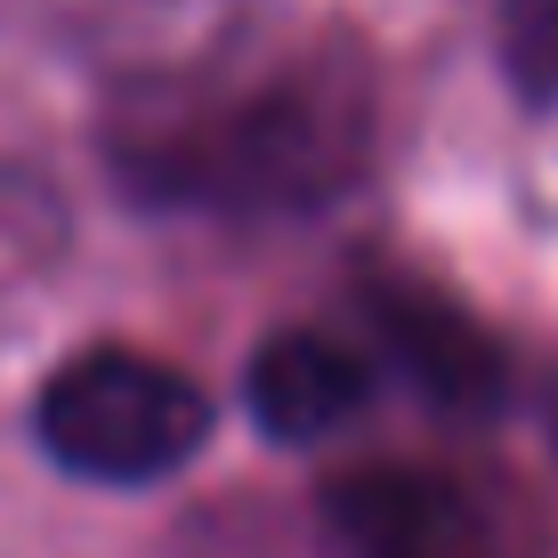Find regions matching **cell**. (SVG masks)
<instances>
[{
    "label": "cell",
    "mask_w": 558,
    "mask_h": 558,
    "mask_svg": "<svg viewBox=\"0 0 558 558\" xmlns=\"http://www.w3.org/2000/svg\"><path fill=\"white\" fill-rule=\"evenodd\" d=\"M243 397H252V421L276 446H324L332 429H349L373 397V356L340 332H316V324H292V332L259 340L252 373H243Z\"/></svg>",
    "instance_id": "277c9868"
},
{
    "label": "cell",
    "mask_w": 558,
    "mask_h": 558,
    "mask_svg": "<svg viewBox=\"0 0 558 558\" xmlns=\"http://www.w3.org/2000/svg\"><path fill=\"white\" fill-rule=\"evenodd\" d=\"M373 316H380V332L405 349V364L429 380L437 397H453V405H486V397L502 389V373H494V349L470 332V324H461V307L421 300V292H389Z\"/></svg>",
    "instance_id": "5b68a950"
},
{
    "label": "cell",
    "mask_w": 558,
    "mask_h": 558,
    "mask_svg": "<svg viewBox=\"0 0 558 558\" xmlns=\"http://www.w3.org/2000/svg\"><path fill=\"white\" fill-rule=\"evenodd\" d=\"M502 65L526 106L558 113V0H502Z\"/></svg>",
    "instance_id": "8992f818"
},
{
    "label": "cell",
    "mask_w": 558,
    "mask_h": 558,
    "mask_svg": "<svg viewBox=\"0 0 558 558\" xmlns=\"http://www.w3.org/2000/svg\"><path fill=\"white\" fill-rule=\"evenodd\" d=\"M550 437H558V397H550Z\"/></svg>",
    "instance_id": "52a82bcc"
},
{
    "label": "cell",
    "mask_w": 558,
    "mask_h": 558,
    "mask_svg": "<svg viewBox=\"0 0 558 558\" xmlns=\"http://www.w3.org/2000/svg\"><path fill=\"white\" fill-rule=\"evenodd\" d=\"M349 558H543L526 502L446 461H364L324 494Z\"/></svg>",
    "instance_id": "3957f363"
},
{
    "label": "cell",
    "mask_w": 558,
    "mask_h": 558,
    "mask_svg": "<svg viewBox=\"0 0 558 558\" xmlns=\"http://www.w3.org/2000/svg\"><path fill=\"white\" fill-rule=\"evenodd\" d=\"M106 154L130 195L210 219H292L373 162V65L349 33L203 49L113 98Z\"/></svg>",
    "instance_id": "6da1fadb"
},
{
    "label": "cell",
    "mask_w": 558,
    "mask_h": 558,
    "mask_svg": "<svg viewBox=\"0 0 558 558\" xmlns=\"http://www.w3.org/2000/svg\"><path fill=\"white\" fill-rule=\"evenodd\" d=\"M33 437L57 470L89 477V486H154V477L186 470L210 437V397L195 373L170 356L122 349H73L33 397Z\"/></svg>",
    "instance_id": "7a4b0ae2"
}]
</instances>
